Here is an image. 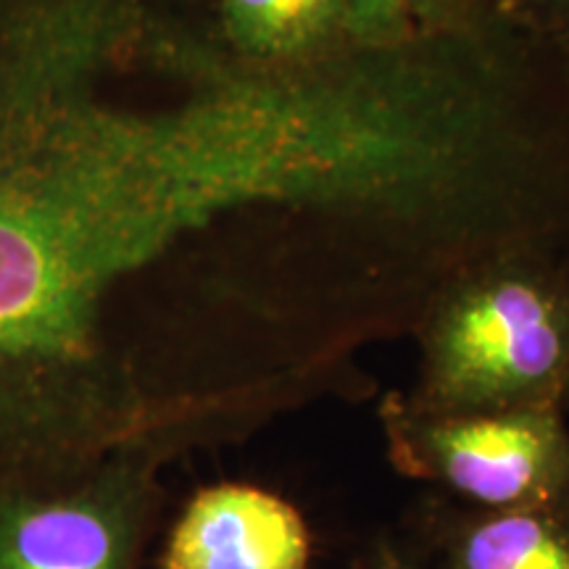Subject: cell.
Wrapping results in <instances>:
<instances>
[{"mask_svg": "<svg viewBox=\"0 0 569 569\" xmlns=\"http://www.w3.org/2000/svg\"><path fill=\"white\" fill-rule=\"evenodd\" d=\"M209 24L238 59L284 61L340 32L338 0H209Z\"/></svg>", "mask_w": 569, "mask_h": 569, "instance_id": "obj_6", "label": "cell"}, {"mask_svg": "<svg viewBox=\"0 0 569 569\" xmlns=\"http://www.w3.org/2000/svg\"><path fill=\"white\" fill-rule=\"evenodd\" d=\"M311 540L298 511L251 486L206 488L169 538L163 569H306Z\"/></svg>", "mask_w": 569, "mask_h": 569, "instance_id": "obj_5", "label": "cell"}, {"mask_svg": "<svg viewBox=\"0 0 569 569\" xmlns=\"http://www.w3.org/2000/svg\"><path fill=\"white\" fill-rule=\"evenodd\" d=\"M427 459L448 486L503 511L557 507L569 490V436L557 401L427 427Z\"/></svg>", "mask_w": 569, "mask_h": 569, "instance_id": "obj_4", "label": "cell"}, {"mask_svg": "<svg viewBox=\"0 0 569 569\" xmlns=\"http://www.w3.org/2000/svg\"><path fill=\"white\" fill-rule=\"evenodd\" d=\"M461 569H569V522L557 507L501 511L472 530Z\"/></svg>", "mask_w": 569, "mask_h": 569, "instance_id": "obj_7", "label": "cell"}, {"mask_svg": "<svg viewBox=\"0 0 569 569\" xmlns=\"http://www.w3.org/2000/svg\"><path fill=\"white\" fill-rule=\"evenodd\" d=\"M142 451L67 488L0 501V569H132L146 498Z\"/></svg>", "mask_w": 569, "mask_h": 569, "instance_id": "obj_3", "label": "cell"}, {"mask_svg": "<svg viewBox=\"0 0 569 569\" xmlns=\"http://www.w3.org/2000/svg\"><path fill=\"white\" fill-rule=\"evenodd\" d=\"M546 38L557 51L559 61L569 69V0H538Z\"/></svg>", "mask_w": 569, "mask_h": 569, "instance_id": "obj_9", "label": "cell"}, {"mask_svg": "<svg viewBox=\"0 0 569 569\" xmlns=\"http://www.w3.org/2000/svg\"><path fill=\"white\" fill-rule=\"evenodd\" d=\"M565 393L569 396V377H567V382H565Z\"/></svg>", "mask_w": 569, "mask_h": 569, "instance_id": "obj_10", "label": "cell"}, {"mask_svg": "<svg viewBox=\"0 0 569 569\" xmlns=\"http://www.w3.org/2000/svg\"><path fill=\"white\" fill-rule=\"evenodd\" d=\"M457 0H338L340 32L365 46H396L448 17Z\"/></svg>", "mask_w": 569, "mask_h": 569, "instance_id": "obj_8", "label": "cell"}, {"mask_svg": "<svg viewBox=\"0 0 569 569\" xmlns=\"http://www.w3.org/2000/svg\"><path fill=\"white\" fill-rule=\"evenodd\" d=\"M261 106L177 0H0V501L140 451L127 290L261 180Z\"/></svg>", "mask_w": 569, "mask_h": 569, "instance_id": "obj_1", "label": "cell"}, {"mask_svg": "<svg viewBox=\"0 0 569 569\" xmlns=\"http://www.w3.org/2000/svg\"><path fill=\"white\" fill-rule=\"evenodd\" d=\"M427 361L448 407L557 401L569 377V272L525 261L469 284L438 317Z\"/></svg>", "mask_w": 569, "mask_h": 569, "instance_id": "obj_2", "label": "cell"}]
</instances>
